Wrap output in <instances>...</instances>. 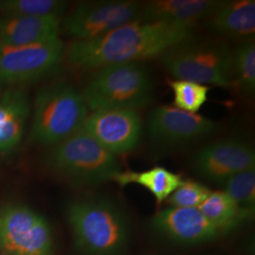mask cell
<instances>
[{
    "label": "cell",
    "instance_id": "cell-1",
    "mask_svg": "<svg viewBox=\"0 0 255 255\" xmlns=\"http://www.w3.org/2000/svg\"><path fill=\"white\" fill-rule=\"evenodd\" d=\"M197 24L135 20L102 36L75 40L65 49L69 64L80 69L133 63L160 57L192 36Z\"/></svg>",
    "mask_w": 255,
    "mask_h": 255
},
{
    "label": "cell",
    "instance_id": "cell-2",
    "mask_svg": "<svg viewBox=\"0 0 255 255\" xmlns=\"http://www.w3.org/2000/svg\"><path fill=\"white\" fill-rule=\"evenodd\" d=\"M65 216L75 247L82 255H120L127 248L129 220L115 201L105 198L77 200L67 205Z\"/></svg>",
    "mask_w": 255,
    "mask_h": 255
},
{
    "label": "cell",
    "instance_id": "cell-3",
    "mask_svg": "<svg viewBox=\"0 0 255 255\" xmlns=\"http://www.w3.org/2000/svg\"><path fill=\"white\" fill-rule=\"evenodd\" d=\"M31 143L54 146L82 129L88 107L68 82H55L38 92L32 108Z\"/></svg>",
    "mask_w": 255,
    "mask_h": 255
},
{
    "label": "cell",
    "instance_id": "cell-4",
    "mask_svg": "<svg viewBox=\"0 0 255 255\" xmlns=\"http://www.w3.org/2000/svg\"><path fill=\"white\" fill-rule=\"evenodd\" d=\"M47 167L75 185L93 186L113 181L120 172L116 155L112 154L83 128L46 155Z\"/></svg>",
    "mask_w": 255,
    "mask_h": 255
},
{
    "label": "cell",
    "instance_id": "cell-5",
    "mask_svg": "<svg viewBox=\"0 0 255 255\" xmlns=\"http://www.w3.org/2000/svg\"><path fill=\"white\" fill-rule=\"evenodd\" d=\"M153 82L141 63L110 64L98 69L82 91L88 109L136 110L150 100Z\"/></svg>",
    "mask_w": 255,
    "mask_h": 255
},
{
    "label": "cell",
    "instance_id": "cell-6",
    "mask_svg": "<svg viewBox=\"0 0 255 255\" xmlns=\"http://www.w3.org/2000/svg\"><path fill=\"white\" fill-rule=\"evenodd\" d=\"M159 58L164 68L177 80L220 87L234 84L232 50L221 41L188 37Z\"/></svg>",
    "mask_w": 255,
    "mask_h": 255
},
{
    "label": "cell",
    "instance_id": "cell-7",
    "mask_svg": "<svg viewBox=\"0 0 255 255\" xmlns=\"http://www.w3.org/2000/svg\"><path fill=\"white\" fill-rule=\"evenodd\" d=\"M0 251L3 255H54V239L48 221L24 205L1 207Z\"/></svg>",
    "mask_w": 255,
    "mask_h": 255
},
{
    "label": "cell",
    "instance_id": "cell-8",
    "mask_svg": "<svg viewBox=\"0 0 255 255\" xmlns=\"http://www.w3.org/2000/svg\"><path fill=\"white\" fill-rule=\"evenodd\" d=\"M64 56L60 38L24 46L0 44V83L18 87L38 82L53 73Z\"/></svg>",
    "mask_w": 255,
    "mask_h": 255
},
{
    "label": "cell",
    "instance_id": "cell-9",
    "mask_svg": "<svg viewBox=\"0 0 255 255\" xmlns=\"http://www.w3.org/2000/svg\"><path fill=\"white\" fill-rule=\"evenodd\" d=\"M141 9L140 2L131 0L84 2L64 19L62 27L75 40L93 39L138 20Z\"/></svg>",
    "mask_w": 255,
    "mask_h": 255
},
{
    "label": "cell",
    "instance_id": "cell-10",
    "mask_svg": "<svg viewBox=\"0 0 255 255\" xmlns=\"http://www.w3.org/2000/svg\"><path fill=\"white\" fill-rule=\"evenodd\" d=\"M218 126L215 121L201 115L162 105L151 112L147 128L154 144L163 147H177L212 135Z\"/></svg>",
    "mask_w": 255,
    "mask_h": 255
},
{
    "label": "cell",
    "instance_id": "cell-11",
    "mask_svg": "<svg viewBox=\"0 0 255 255\" xmlns=\"http://www.w3.org/2000/svg\"><path fill=\"white\" fill-rule=\"evenodd\" d=\"M82 128L112 154H122L139 145L142 119L134 110H99L88 115Z\"/></svg>",
    "mask_w": 255,
    "mask_h": 255
},
{
    "label": "cell",
    "instance_id": "cell-12",
    "mask_svg": "<svg viewBox=\"0 0 255 255\" xmlns=\"http://www.w3.org/2000/svg\"><path fill=\"white\" fill-rule=\"evenodd\" d=\"M255 167V148L239 138L211 143L193 159V168L197 173L209 182L222 185L234 175Z\"/></svg>",
    "mask_w": 255,
    "mask_h": 255
},
{
    "label": "cell",
    "instance_id": "cell-13",
    "mask_svg": "<svg viewBox=\"0 0 255 255\" xmlns=\"http://www.w3.org/2000/svg\"><path fill=\"white\" fill-rule=\"evenodd\" d=\"M149 227L155 236L183 246L212 242L223 235L198 208L169 207L160 210L150 219Z\"/></svg>",
    "mask_w": 255,
    "mask_h": 255
},
{
    "label": "cell",
    "instance_id": "cell-14",
    "mask_svg": "<svg viewBox=\"0 0 255 255\" xmlns=\"http://www.w3.org/2000/svg\"><path fill=\"white\" fill-rule=\"evenodd\" d=\"M27 94L20 87H10L0 99V158L10 154L20 145L30 116Z\"/></svg>",
    "mask_w": 255,
    "mask_h": 255
},
{
    "label": "cell",
    "instance_id": "cell-15",
    "mask_svg": "<svg viewBox=\"0 0 255 255\" xmlns=\"http://www.w3.org/2000/svg\"><path fill=\"white\" fill-rule=\"evenodd\" d=\"M61 18L5 15L0 18V44L24 46L59 38Z\"/></svg>",
    "mask_w": 255,
    "mask_h": 255
},
{
    "label": "cell",
    "instance_id": "cell-16",
    "mask_svg": "<svg viewBox=\"0 0 255 255\" xmlns=\"http://www.w3.org/2000/svg\"><path fill=\"white\" fill-rule=\"evenodd\" d=\"M206 19L209 28L220 35L250 41L255 33V1H221Z\"/></svg>",
    "mask_w": 255,
    "mask_h": 255
},
{
    "label": "cell",
    "instance_id": "cell-17",
    "mask_svg": "<svg viewBox=\"0 0 255 255\" xmlns=\"http://www.w3.org/2000/svg\"><path fill=\"white\" fill-rule=\"evenodd\" d=\"M220 0H157L142 5L139 20L144 22L191 23L207 18Z\"/></svg>",
    "mask_w": 255,
    "mask_h": 255
},
{
    "label": "cell",
    "instance_id": "cell-18",
    "mask_svg": "<svg viewBox=\"0 0 255 255\" xmlns=\"http://www.w3.org/2000/svg\"><path fill=\"white\" fill-rule=\"evenodd\" d=\"M120 186H126L131 183L138 184L154 197L156 202L161 204L167 200L181 184L182 177L171 172L163 166H155L145 171H120L113 180Z\"/></svg>",
    "mask_w": 255,
    "mask_h": 255
},
{
    "label": "cell",
    "instance_id": "cell-19",
    "mask_svg": "<svg viewBox=\"0 0 255 255\" xmlns=\"http://www.w3.org/2000/svg\"><path fill=\"white\" fill-rule=\"evenodd\" d=\"M198 209L222 234L236 228L254 213L239 206L224 191L211 192Z\"/></svg>",
    "mask_w": 255,
    "mask_h": 255
},
{
    "label": "cell",
    "instance_id": "cell-20",
    "mask_svg": "<svg viewBox=\"0 0 255 255\" xmlns=\"http://www.w3.org/2000/svg\"><path fill=\"white\" fill-rule=\"evenodd\" d=\"M232 74L237 86L246 94L255 90V44L250 40L232 50Z\"/></svg>",
    "mask_w": 255,
    "mask_h": 255
},
{
    "label": "cell",
    "instance_id": "cell-21",
    "mask_svg": "<svg viewBox=\"0 0 255 255\" xmlns=\"http://www.w3.org/2000/svg\"><path fill=\"white\" fill-rule=\"evenodd\" d=\"M66 3L60 0H6L0 1V10L5 15L33 17H59Z\"/></svg>",
    "mask_w": 255,
    "mask_h": 255
},
{
    "label": "cell",
    "instance_id": "cell-22",
    "mask_svg": "<svg viewBox=\"0 0 255 255\" xmlns=\"http://www.w3.org/2000/svg\"><path fill=\"white\" fill-rule=\"evenodd\" d=\"M173 92L174 107L197 114L208 100L210 87L189 81L175 80L169 82Z\"/></svg>",
    "mask_w": 255,
    "mask_h": 255
},
{
    "label": "cell",
    "instance_id": "cell-23",
    "mask_svg": "<svg viewBox=\"0 0 255 255\" xmlns=\"http://www.w3.org/2000/svg\"><path fill=\"white\" fill-rule=\"evenodd\" d=\"M224 192L242 208L255 211V170L249 169L234 175L223 183Z\"/></svg>",
    "mask_w": 255,
    "mask_h": 255
},
{
    "label": "cell",
    "instance_id": "cell-24",
    "mask_svg": "<svg viewBox=\"0 0 255 255\" xmlns=\"http://www.w3.org/2000/svg\"><path fill=\"white\" fill-rule=\"evenodd\" d=\"M204 184L194 181H182V184L167 199L172 207L198 208L211 194Z\"/></svg>",
    "mask_w": 255,
    "mask_h": 255
},
{
    "label": "cell",
    "instance_id": "cell-25",
    "mask_svg": "<svg viewBox=\"0 0 255 255\" xmlns=\"http://www.w3.org/2000/svg\"><path fill=\"white\" fill-rule=\"evenodd\" d=\"M2 97V92H1V83H0V99Z\"/></svg>",
    "mask_w": 255,
    "mask_h": 255
}]
</instances>
